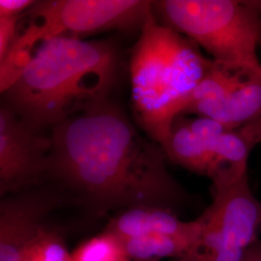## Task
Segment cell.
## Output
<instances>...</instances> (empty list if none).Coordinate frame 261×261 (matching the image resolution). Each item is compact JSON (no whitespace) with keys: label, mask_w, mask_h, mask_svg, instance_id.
<instances>
[{"label":"cell","mask_w":261,"mask_h":261,"mask_svg":"<svg viewBox=\"0 0 261 261\" xmlns=\"http://www.w3.org/2000/svg\"><path fill=\"white\" fill-rule=\"evenodd\" d=\"M46 181L75 205L103 217L115 209L175 212L191 197L167 167V155L144 139L110 100L53 128Z\"/></svg>","instance_id":"obj_1"},{"label":"cell","mask_w":261,"mask_h":261,"mask_svg":"<svg viewBox=\"0 0 261 261\" xmlns=\"http://www.w3.org/2000/svg\"><path fill=\"white\" fill-rule=\"evenodd\" d=\"M121 68L112 42L59 37L34 50L5 106L32 128H54L109 100Z\"/></svg>","instance_id":"obj_2"},{"label":"cell","mask_w":261,"mask_h":261,"mask_svg":"<svg viewBox=\"0 0 261 261\" xmlns=\"http://www.w3.org/2000/svg\"><path fill=\"white\" fill-rule=\"evenodd\" d=\"M215 65L153 13L145 19L130 55L132 95L140 125L162 147L178 118V105Z\"/></svg>","instance_id":"obj_3"},{"label":"cell","mask_w":261,"mask_h":261,"mask_svg":"<svg viewBox=\"0 0 261 261\" xmlns=\"http://www.w3.org/2000/svg\"><path fill=\"white\" fill-rule=\"evenodd\" d=\"M153 7L168 28L203 47L217 64L261 77L259 16L253 0H163Z\"/></svg>","instance_id":"obj_4"},{"label":"cell","mask_w":261,"mask_h":261,"mask_svg":"<svg viewBox=\"0 0 261 261\" xmlns=\"http://www.w3.org/2000/svg\"><path fill=\"white\" fill-rule=\"evenodd\" d=\"M145 0L40 1L30 10L28 28L17 36L0 61L1 93L19 79L32 54L43 43L59 37L80 38L111 29L141 28L152 13Z\"/></svg>","instance_id":"obj_5"},{"label":"cell","mask_w":261,"mask_h":261,"mask_svg":"<svg viewBox=\"0 0 261 261\" xmlns=\"http://www.w3.org/2000/svg\"><path fill=\"white\" fill-rule=\"evenodd\" d=\"M213 182V201L199 216L202 232L190 261H240L258 240L261 202L252 194L248 166L224 167Z\"/></svg>","instance_id":"obj_6"},{"label":"cell","mask_w":261,"mask_h":261,"mask_svg":"<svg viewBox=\"0 0 261 261\" xmlns=\"http://www.w3.org/2000/svg\"><path fill=\"white\" fill-rule=\"evenodd\" d=\"M50 137H45L5 105L0 109V195L46 182Z\"/></svg>","instance_id":"obj_7"},{"label":"cell","mask_w":261,"mask_h":261,"mask_svg":"<svg viewBox=\"0 0 261 261\" xmlns=\"http://www.w3.org/2000/svg\"><path fill=\"white\" fill-rule=\"evenodd\" d=\"M74 204L53 184L32 187L3 196L0 202V261H19L47 218L57 209Z\"/></svg>","instance_id":"obj_8"},{"label":"cell","mask_w":261,"mask_h":261,"mask_svg":"<svg viewBox=\"0 0 261 261\" xmlns=\"http://www.w3.org/2000/svg\"><path fill=\"white\" fill-rule=\"evenodd\" d=\"M184 113L209 117L222 123L228 130H237L261 115V77H247L231 92L194 103Z\"/></svg>","instance_id":"obj_9"},{"label":"cell","mask_w":261,"mask_h":261,"mask_svg":"<svg viewBox=\"0 0 261 261\" xmlns=\"http://www.w3.org/2000/svg\"><path fill=\"white\" fill-rule=\"evenodd\" d=\"M105 230L125 240L149 234L196 235L202 232V222L182 221L173 211L161 208H132L123 210L106 225Z\"/></svg>","instance_id":"obj_10"},{"label":"cell","mask_w":261,"mask_h":261,"mask_svg":"<svg viewBox=\"0 0 261 261\" xmlns=\"http://www.w3.org/2000/svg\"><path fill=\"white\" fill-rule=\"evenodd\" d=\"M163 148L171 162L210 179L223 168L205 143L191 130L188 121H174Z\"/></svg>","instance_id":"obj_11"},{"label":"cell","mask_w":261,"mask_h":261,"mask_svg":"<svg viewBox=\"0 0 261 261\" xmlns=\"http://www.w3.org/2000/svg\"><path fill=\"white\" fill-rule=\"evenodd\" d=\"M201 234L171 235L149 234L121 240L130 261H161L175 257L180 259L196 248Z\"/></svg>","instance_id":"obj_12"},{"label":"cell","mask_w":261,"mask_h":261,"mask_svg":"<svg viewBox=\"0 0 261 261\" xmlns=\"http://www.w3.org/2000/svg\"><path fill=\"white\" fill-rule=\"evenodd\" d=\"M19 261H71L64 234L48 223L29 244Z\"/></svg>","instance_id":"obj_13"},{"label":"cell","mask_w":261,"mask_h":261,"mask_svg":"<svg viewBox=\"0 0 261 261\" xmlns=\"http://www.w3.org/2000/svg\"><path fill=\"white\" fill-rule=\"evenodd\" d=\"M71 261H130L124 244L114 234L102 233L80 244L71 252Z\"/></svg>","instance_id":"obj_14"},{"label":"cell","mask_w":261,"mask_h":261,"mask_svg":"<svg viewBox=\"0 0 261 261\" xmlns=\"http://www.w3.org/2000/svg\"><path fill=\"white\" fill-rule=\"evenodd\" d=\"M220 165L224 167L248 166V159L254 144L240 129L226 130L207 145Z\"/></svg>","instance_id":"obj_15"},{"label":"cell","mask_w":261,"mask_h":261,"mask_svg":"<svg viewBox=\"0 0 261 261\" xmlns=\"http://www.w3.org/2000/svg\"><path fill=\"white\" fill-rule=\"evenodd\" d=\"M188 125L191 130L206 145L228 130L222 123L204 116H199L192 121H188Z\"/></svg>","instance_id":"obj_16"},{"label":"cell","mask_w":261,"mask_h":261,"mask_svg":"<svg viewBox=\"0 0 261 261\" xmlns=\"http://www.w3.org/2000/svg\"><path fill=\"white\" fill-rule=\"evenodd\" d=\"M19 17L0 18V61L6 56L17 38Z\"/></svg>","instance_id":"obj_17"},{"label":"cell","mask_w":261,"mask_h":261,"mask_svg":"<svg viewBox=\"0 0 261 261\" xmlns=\"http://www.w3.org/2000/svg\"><path fill=\"white\" fill-rule=\"evenodd\" d=\"M36 1L32 0H1L0 1V18L19 17L20 13L32 8Z\"/></svg>","instance_id":"obj_18"},{"label":"cell","mask_w":261,"mask_h":261,"mask_svg":"<svg viewBox=\"0 0 261 261\" xmlns=\"http://www.w3.org/2000/svg\"><path fill=\"white\" fill-rule=\"evenodd\" d=\"M254 145L261 143V115L253 121L239 128Z\"/></svg>","instance_id":"obj_19"},{"label":"cell","mask_w":261,"mask_h":261,"mask_svg":"<svg viewBox=\"0 0 261 261\" xmlns=\"http://www.w3.org/2000/svg\"><path fill=\"white\" fill-rule=\"evenodd\" d=\"M240 261H261V240L258 239L245 252Z\"/></svg>","instance_id":"obj_20"},{"label":"cell","mask_w":261,"mask_h":261,"mask_svg":"<svg viewBox=\"0 0 261 261\" xmlns=\"http://www.w3.org/2000/svg\"><path fill=\"white\" fill-rule=\"evenodd\" d=\"M259 16V46L261 47V0H253Z\"/></svg>","instance_id":"obj_21"},{"label":"cell","mask_w":261,"mask_h":261,"mask_svg":"<svg viewBox=\"0 0 261 261\" xmlns=\"http://www.w3.org/2000/svg\"><path fill=\"white\" fill-rule=\"evenodd\" d=\"M177 261H190V260H189V257H188V255H187V256H184V257H182V258H180V259H177Z\"/></svg>","instance_id":"obj_22"}]
</instances>
